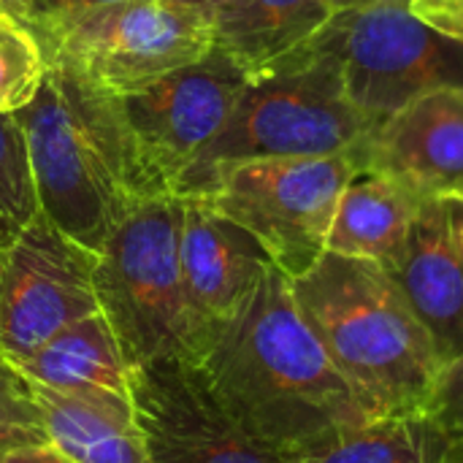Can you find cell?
<instances>
[{
    "instance_id": "4dcf8cb0",
    "label": "cell",
    "mask_w": 463,
    "mask_h": 463,
    "mask_svg": "<svg viewBox=\"0 0 463 463\" xmlns=\"http://www.w3.org/2000/svg\"><path fill=\"white\" fill-rule=\"evenodd\" d=\"M3 250H5V247H0V263H3Z\"/></svg>"
},
{
    "instance_id": "4316f807",
    "label": "cell",
    "mask_w": 463,
    "mask_h": 463,
    "mask_svg": "<svg viewBox=\"0 0 463 463\" xmlns=\"http://www.w3.org/2000/svg\"><path fill=\"white\" fill-rule=\"evenodd\" d=\"M190 3H198L203 8H209L212 16H214V22H217V27H220L222 22L233 19L250 0H190Z\"/></svg>"
},
{
    "instance_id": "d6986e66",
    "label": "cell",
    "mask_w": 463,
    "mask_h": 463,
    "mask_svg": "<svg viewBox=\"0 0 463 463\" xmlns=\"http://www.w3.org/2000/svg\"><path fill=\"white\" fill-rule=\"evenodd\" d=\"M326 0H250L217 27V43L250 73L312 43L331 22Z\"/></svg>"
},
{
    "instance_id": "3957f363",
    "label": "cell",
    "mask_w": 463,
    "mask_h": 463,
    "mask_svg": "<svg viewBox=\"0 0 463 463\" xmlns=\"http://www.w3.org/2000/svg\"><path fill=\"white\" fill-rule=\"evenodd\" d=\"M290 285L304 320L358 393L383 415L426 412L445 364L391 271L326 252Z\"/></svg>"
},
{
    "instance_id": "ffe728a7",
    "label": "cell",
    "mask_w": 463,
    "mask_h": 463,
    "mask_svg": "<svg viewBox=\"0 0 463 463\" xmlns=\"http://www.w3.org/2000/svg\"><path fill=\"white\" fill-rule=\"evenodd\" d=\"M38 212L24 130L14 114H0V247H8Z\"/></svg>"
},
{
    "instance_id": "8fae6325",
    "label": "cell",
    "mask_w": 463,
    "mask_h": 463,
    "mask_svg": "<svg viewBox=\"0 0 463 463\" xmlns=\"http://www.w3.org/2000/svg\"><path fill=\"white\" fill-rule=\"evenodd\" d=\"M130 399L146 463H282L233 420L190 358L133 366Z\"/></svg>"
},
{
    "instance_id": "52a82bcc",
    "label": "cell",
    "mask_w": 463,
    "mask_h": 463,
    "mask_svg": "<svg viewBox=\"0 0 463 463\" xmlns=\"http://www.w3.org/2000/svg\"><path fill=\"white\" fill-rule=\"evenodd\" d=\"M33 33L46 57L109 95L138 92L203 60L217 43L212 11L190 0H117Z\"/></svg>"
},
{
    "instance_id": "ac0fdd59",
    "label": "cell",
    "mask_w": 463,
    "mask_h": 463,
    "mask_svg": "<svg viewBox=\"0 0 463 463\" xmlns=\"http://www.w3.org/2000/svg\"><path fill=\"white\" fill-rule=\"evenodd\" d=\"M448 442L450 434L426 412H396L282 453V463H442Z\"/></svg>"
},
{
    "instance_id": "9a60e30c",
    "label": "cell",
    "mask_w": 463,
    "mask_h": 463,
    "mask_svg": "<svg viewBox=\"0 0 463 463\" xmlns=\"http://www.w3.org/2000/svg\"><path fill=\"white\" fill-rule=\"evenodd\" d=\"M27 380V377H24ZM49 445L76 463H146L133 399L106 391H54L30 383Z\"/></svg>"
},
{
    "instance_id": "7402d4cb",
    "label": "cell",
    "mask_w": 463,
    "mask_h": 463,
    "mask_svg": "<svg viewBox=\"0 0 463 463\" xmlns=\"http://www.w3.org/2000/svg\"><path fill=\"white\" fill-rule=\"evenodd\" d=\"M43 418L24 374L0 355V450L46 445Z\"/></svg>"
},
{
    "instance_id": "8992f818",
    "label": "cell",
    "mask_w": 463,
    "mask_h": 463,
    "mask_svg": "<svg viewBox=\"0 0 463 463\" xmlns=\"http://www.w3.org/2000/svg\"><path fill=\"white\" fill-rule=\"evenodd\" d=\"M355 174L353 152L255 157L214 165L190 195L209 198L263 247L285 277L296 279L328 252L339 198Z\"/></svg>"
},
{
    "instance_id": "277c9868",
    "label": "cell",
    "mask_w": 463,
    "mask_h": 463,
    "mask_svg": "<svg viewBox=\"0 0 463 463\" xmlns=\"http://www.w3.org/2000/svg\"><path fill=\"white\" fill-rule=\"evenodd\" d=\"M372 122L350 103L336 57L315 38L247 76L236 109L179 184V198L222 163L353 152Z\"/></svg>"
},
{
    "instance_id": "5bb4252c",
    "label": "cell",
    "mask_w": 463,
    "mask_h": 463,
    "mask_svg": "<svg viewBox=\"0 0 463 463\" xmlns=\"http://www.w3.org/2000/svg\"><path fill=\"white\" fill-rule=\"evenodd\" d=\"M391 277L429 328L442 364L463 353V198H423Z\"/></svg>"
},
{
    "instance_id": "83f0119b",
    "label": "cell",
    "mask_w": 463,
    "mask_h": 463,
    "mask_svg": "<svg viewBox=\"0 0 463 463\" xmlns=\"http://www.w3.org/2000/svg\"><path fill=\"white\" fill-rule=\"evenodd\" d=\"M0 14L14 16L30 27L33 16H35V0H0Z\"/></svg>"
},
{
    "instance_id": "603a6c76",
    "label": "cell",
    "mask_w": 463,
    "mask_h": 463,
    "mask_svg": "<svg viewBox=\"0 0 463 463\" xmlns=\"http://www.w3.org/2000/svg\"><path fill=\"white\" fill-rule=\"evenodd\" d=\"M426 415L434 418L448 434L463 431V353L442 366L437 385L426 402Z\"/></svg>"
},
{
    "instance_id": "44dd1931",
    "label": "cell",
    "mask_w": 463,
    "mask_h": 463,
    "mask_svg": "<svg viewBox=\"0 0 463 463\" xmlns=\"http://www.w3.org/2000/svg\"><path fill=\"white\" fill-rule=\"evenodd\" d=\"M46 54L38 35L19 19L0 14V114H16L41 90Z\"/></svg>"
},
{
    "instance_id": "f546056e",
    "label": "cell",
    "mask_w": 463,
    "mask_h": 463,
    "mask_svg": "<svg viewBox=\"0 0 463 463\" xmlns=\"http://www.w3.org/2000/svg\"><path fill=\"white\" fill-rule=\"evenodd\" d=\"M442 463H463V431L461 434H450V442H448Z\"/></svg>"
},
{
    "instance_id": "5b68a950",
    "label": "cell",
    "mask_w": 463,
    "mask_h": 463,
    "mask_svg": "<svg viewBox=\"0 0 463 463\" xmlns=\"http://www.w3.org/2000/svg\"><path fill=\"white\" fill-rule=\"evenodd\" d=\"M179 233L182 198H146L122 217L98 252V307L130 369L190 358Z\"/></svg>"
},
{
    "instance_id": "30bf717a",
    "label": "cell",
    "mask_w": 463,
    "mask_h": 463,
    "mask_svg": "<svg viewBox=\"0 0 463 463\" xmlns=\"http://www.w3.org/2000/svg\"><path fill=\"white\" fill-rule=\"evenodd\" d=\"M95 266L98 252L38 212L3 250L0 355L16 366L68 326L100 312Z\"/></svg>"
},
{
    "instance_id": "7a4b0ae2",
    "label": "cell",
    "mask_w": 463,
    "mask_h": 463,
    "mask_svg": "<svg viewBox=\"0 0 463 463\" xmlns=\"http://www.w3.org/2000/svg\"><path fill=\"white\" fill-rule=\"evenodd\" d=\"M14 117L27 138L41 212L73 241L100 252L122 217L146 201L114 95L46 57L38 95Z\"/></svg>"
},
{
    "instance_id": "f1b7e54d",
    "label": "cell",
    "mask_w": 463,
    "mask_h": 463,
    "mask_svg": "<svg viewBox=\"0 0 463 463\" xmlns=\"http://www.w3.org/2000/svg\"><path fill=\"white\" fill-rule=\"evenodd\" d=\"M334 14L336 11H355V8H374V5H410L412 0H326Z\"/></svg>"
},
{
    "instance_id": "7c38bea8",
    "label": "cell",
    "mask_w": 463,
    "mask_h": 463,
    "mask_svg": "<svg viewBox=\"0 0 463 463\" xmlns=\"http://www.w3.org/2000/svg\"><path fill=\"white\" fill-rule=\"evenodd\" d=\"M358 171L383 174L418 198H463V87L420 95L355 149Z\"/></svg>"
},
{
    "instance_id": "e0dca14e",
    "label": "cell",
    "mask_w": 463,
    "mask_h": 463,
    "mask_svg": "<svg viewBox=\"0 0 463 463\" xmlns=\"http://www.w3.org/2000/svg\"><path fill=\"white\" fill-rule=\"evenodd\" d=\"M16 369L30 383L54 391H106L130 396V366L100 312L60 331L38 353L16 364Z\"/></svg>"
},
{
    "instance_id": "6da1fadb",
    "label": "cell",
    "mask_w": 463,
    "mask_h": 463,
    "mask_svg": "<svg viewBox=\"0 0 463 463\" xmlns=\"http://www.w3.org/2000/svg\"><path fill=\"white\" fill-rule=\"evenodd\" d=\"M190 361L233 420L279 456L383 415L334 366L274 263L233 317L201 334Z\"/></svg>"
},
{
    "instance_id": "4fadbf2b",
    "label": "cell",
    "mask_w": 463,
    "mask_h": 463,
    "mask_svg": "<svg viewBox=\"0 0 463 463\" xmlns=\"http://www.w3.org/2000/svg\"><path fill=\"white\" fill-rule=\"evenodd\" d=\"M179 260L190 317V355L212 326L233 317L271 266L263 247L203 195L182 198Z\"/></svg>"
},
{
    "instance_id": "cb8c5ba5",
    "label": "cell",
    "mask_w": 463,
    "mask_h": 463,
    "mask_svg": "<svg viewBox=\"0 0 463 463\" xmlns=\"http://www.w3.org/2000/svg\"><path fill=\"white\" fill-rule=\"evenodd\" d=\"M410 8L442 35L463 43V0H412Z\"/></svg>"
},
{
    "instance_id": "9c48e42d",
    "label": "cell",
    "mask_w": 463,
    "mask_h": 463,
    "mask_svg": "<svg viewBox=\"0 0 463 463\" xmlns=\"http://www.w3.org/2000/svg\"><path fill=\"white\" fill-rule=\"evenodd\" d=\"M317 41L336 57L350 103L372 128L426 92L463 87V43L410 5L336 11Z\"/></svg>"
},
{
    "instance_id": "d4e9b609",
    "label": "cell",
    "mask_w": 463,
    "mask_h": 463,
    "mask_svg": "<svg viewBox=\"0 0 463 463\" xmlns=\"http://www.w3.org/2000/svg\"><path fill=\"white\" fill-rule=\"evenodd\" d=\"M109 3H117V0H35V16H33L30 30L71 19L76 14H84V11H92V8H100Z\"/></svg>"
},
{
    "instance_id": "ba28073f",
    "label": "cell",
    "mask_w": 463,
    "mask_h": 463,
    "mask_svg": "<svg viewBox=\"0 0 463 463\" xmlns=\"http://www.w3.org/2000/svg\"><path fill=\"white\" fill-rule=\"evenodd\" d=\"M247 71L228 49H214L155 84L114 95L144 198L176 195L182 179L231 119Z\"/></svg>"
},
{
    "instance_id": "2e32d148",
    "label": "cell",
    "mask_w": 463,
    "mask_h": 463,
    "mask_svg": "<svg viewBox=\"0 0 463 463\" xmlns=\"http://www.w3.org/2000/svg\"><path fill=\"white\" fill-rule=\"evenodd\" d=\"M420 201L423 198L383 174L358 171L339 198L328 252L372 260L393 271Z\"/></svg>"
},
{
    "instance_id": "484cf974",
    "label": "cell",
    "mask_w": 463,
    "mask_h": 463,
    "mask_svg": "<svg viewBox=\"0 0 463 463\" xmlns=\"http://www.w3.org/2000/svg\"><path fill=\"white\" fill-rule=\"evenodd\" d=\"M0 463H76L65 453H60L54 445H33V448H14L0 450Z\"/></svg>"
}]
</instances>
